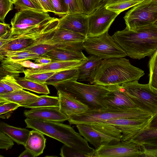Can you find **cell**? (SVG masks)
I'll use <instances>...</instances> for the list:
<instances>
[{"label": "cell", "instance_id": "4dcf8cb0", "mask_svg": "<svg viewBox=\"0 0 157 157\" xmlns=\"http://www.w3.org/2000/svg\"><path fill=\"white\" fill-rule=\"evenodd\" d=\"M17 83L23 89H26L38 94H47L50 93V91L45 83H40L25 78L18 77L16 78Z\"/></svg>", "mask_w": 157, "mask_h": 157}, {"label": "cell", "instance_id": "83f0119b", "mask_svg": "<svg viewBox=\"0 0 157 157\" xmlns=\"http://www.w3.org/2000/svg\"><path fill=\"white\" fill-rule=\"evenodd\" d=\"M55 30L49 33L33 45L24 49L30 51L38 55L42 56L49 51L56 49L55 44L51 40Z\"/></svg>", "mask_w": 157, "mask_h": 157}, {"label": "cell", "instance_id": "603a6c76", "mask_svg": "<svg viewBox=\"0 0 157 157\" xmlns=\"http://www.w3.org/2000/svg\"><path fill=\"white\" fill-rule=\"evenodd\" d=\"M87 38L83 35L58 27L54 32L51 40L55 44H69L84 42Z\"/></svg>", "mask_w": 157, "mask_h": 157}, {"label": "cell", "instance_id": "4316f807", "mask_svg": "<svg viewBox=\"0 0 157 157\" xmlns=\"http://www.w3.org/2000/svg\"><path fill=\"white\" fill-rule=\"evenodd\" d=\"M0 60V78L6 75H10L16 78L19 77L20 74L24 73L25 67L21 64L20 60L14 61L5 59Z\"/></svg>", "mask_w": 157, "mask_h": 157}, {"label": "cell", "instance_id": "60d3db41", "mask_svg": "<svg viewBox=\"0 0 157 157\" xmlns=\"http://www.w3.org/2000/svg\"><path fill=\"white\" fill-rule=\"evenodd\" d=\"M13 3L10 0H0V20L5 23V18L8 12L13 7Z\"/></svg>", "mask_w": 157, "mask_h": 157}, {"label": "cell", "instance_id": "c3c4849f", "mask_svg": "<svg viewBox=\"0 0 157 157\" xmlns=\"http://www.w3.org/2000/svg\"><path fill=\"white\" fill-rule=\"evenodd\" d=\"M20 62L25 68H36L41 67L44 64H37L29 60H20Z\"/></svg>", "mask_w": 157, "mask_h": 157}, {"label": "cell", "instance_id": "44dd1931", "mask_svg": "<svg viewBox=\"0 0 157 157\" xmlns=\"http://www.w3.org/2000/svg\"><path fill=\"white\" fill-rule=\"evenodd\" d=\"M44 56L50 58L52 60L81 61L87 58L82 51L61 48L52 50Z\"/></svg>", "mask_w": 157, "mask_h": 157}, {"label": "cell", "instance_id": "cb8c5ba5", "mask_svg": "<svg viewBox=\"0 0 157 157\" xmlns=\"http://www.w3.org/2000/svg\"><path fill=\"white\" fill-rule=\"evenodd\" d=\"M0 131L8 135L18 144L24 146L30 132L26 129L15 127L2 121L0 122Z\"/></svg>", "mask_w": 157, "mask_h": 157}, {"label": "cell", "instance_id": "f35d334b", "mask_svg": "<svg viewBox=\"0 0 157 157\" xmlns=\"http://www.w3.org/2000/svg\"><path fill=\"white\" fill-rule=\"evenodd\" d=\"M20 105L15 103L8 101L0 103V118H8L11 115L10 113L17 109Z\"/></svg>", "mask_w": 157, "mask_h": 157}, {"label": "cell", "instance_id": "d6986e66", "mask_svg": "<svg viewBox=\"0 0 157 157\" xmlns=\"http://www.w3.org/2000/svg\"><path fill=\"white\" fill-rule=\"evenodd\" d=\"M86 59L81 61L52 60L51 63L48 64H44L39 68L26 69L24 73L31 74L50 71H59L67 69L78 68Z\"/></svg>", "mask_w": 157, "mask_h": 157}, {"label": "cell", "instance_id": "5bb4252c", "mask_svg": "<svg viewBox=\"0 0 157 157\" xmlns=\"http://www.w3.org/2000/svg\"><path fill=\"white\" fill-rule=\"evenodd\" d=\"M150 118L139 119L120 118L100 122L115 126L121 133V141H128L134 135L147 126Z\"/></svg>", "mask_w": 157, "mask_h": 157}, {"label": "cell", "instance_id": "30bf717a", "mask_svg": "<svg viewBox=\"0 0 157 157\" xmlns=\"http://www.w3.org/2000/svg\"><path fill=\"white\" fill-rule=\"evenodd\" d=\"M83 47L88 53L97 56L102 59L127 56L108 32L98 36L87 37L83 42Z\"/></svg>", "mask_w": 157, "mask_h": 157}, {"label": "cell", "instance_id": "4fadbf2b", "mask_svg": "<svg viewBox=\"0 0 157 157\" xmlns=\"http://www.w3.org/2000/svg\"><path fill=\"white\" fill-rule=\"evenodd\" d=\"M142 154L140 146L136 144L122 141L101 146L95 150L93 157H140Z\"/></svg>", "mask_w": 157, "mask_h": 157}, {"label": "cell", "instance_id": "1f68e13d", "mask_svg": "<svg viewBox=\"0 0 157 157\" xmlns=\"http://www.w3.org/2000/svg\"><path fill=\"white\" fill-rule=\"evenodd\" d=\"M59 101L58 96H51L44 95L39 96L35 101L24 107L31 109L48 107H59Z\"/></svg>", "mask_w": 157, "mask_h": 157}, {"label": "cell", "instance_id": "7dc6e473", "mask_svg": "<svg viewBox=\"0 0 157 157\" xmlns=\"http://www.w3.org/2000/svg\"><path fill=\"white\" fill-rule=\"evenodd\" d=\"M45 11L51 12L54 13L55 10L52 0H40Z\"/></svg>", "mask_w": 157, "mask_h": 157}, {"label": "cell", "instance_id": "f6af8a7d", "mask_svg": "<svg viewBox=\"0 0 157 157\" xmlns=\"http://www.w3.org/2000/svg\"><path fill=\"white\" fill-rule=\"evenodd\" d=\"M139 146L142 152L140 157H157V147Z\"/></svg>", "mask_w": 157, "mask_h": 157}, {"label": "cell", "instance_id": "6f0895ef", "mask_svg": "<svg viewBox=\"0 0 157 157\" xmlns=\"http://www.w3.org/2000/svg\"><path fill=\"white\" fill-rule=\"evenodd\" d=\"M155 24L157 25V21Z\"/></svg>", "mask_w": 157, "mask_h": 157}, {"label": "cell", "instance_id": "2e32d148", "mask_svg": "<svg viewBox=\"0 0 157 157\" xmlns=\"http://www.w3.org/2000/svg\"><path fill=\"white\" fill-rule=\"evenodd\" d=\"M112 86V90L103 100V103L107 108L125 109L138 108L121 86Z\"/></svg>", "mask_w": 157, "mask_h": 157}, {"label": "cell", "instance_id": "ac0fdd59", "mask_svg": "<svg viewBox=\"0 0 157 157\" xmlns=\"http://www.w3.org/2000/svg\"><path fill=\"white\" fill-rule=\"evenodd\" d=\"M59 98L60 111L67 117L84 113L88 111V107L71 95L57 91Z\"/></svg>", "mask_w": 157, "mask_h": 157}, {"label": "cell", "instance_id": "9c48e42d", "mask_svg": "<svg viewBox=\"0 0 157 157\" xmlns=\"http://www.w3.org/2000/svg\"><path fill=\"white\" fill-rule=\"evenodd\" d=\"M126 28L134 31L157 21V0H145L132 7L124 17Z\"/></svg>", "mask_w": 157, "mask_h": 157}, {"label": "cell", "instance_id": "7bdbcfd3", "mask_svg": "<svg viewBox=\"0 0 157 157\" xmlns=\"http://www.w3.org/2000/svg\"><path fill=\"white\" fill-rule=\"evenodd\" d=\"M83 13L88 15L98 7L100 0H82Z\"/></svg>", "mask_w": 157, "mask_h": 157}, {"label": "cell", "instance_id": "8992f818", "mask_svg": "<svg viewBox=\"0 0 157 157\" xmlns=\"http://www.w3.org/2000/svg\"><path fill=\"white\" fill-rule=\"evenodd\" d=\"M152 114L139 108L125 109L88 110L81 114L70 116L67 121L71 124H91L117 118L139 119L149 118Z\"/></svg>", "mask_w": 157, "mask_h": 157}, {"label": "cell", "instance_id": "b9f144b4", "mask_svg": "<svg viewBox=\"0 0 157 157\" xmlns=\"http://www.w3.org/2000/svg\"><path fill=\"white\" fill-rule=\"evenodd\" d=\"M55 10L54 13L59 17H62L67 14V11L64 0H52Z\"/></svg>", "mask_w": 157, "mask_h": 157}, {"label": "cell", "instance_id": "f546056e", "mask_svg": "<svg viewBox=\"0 0 157 157\" xmlns=\"http://www.w3.org/2000/svg\"><path fill=\"white\" fill-rule=\"evenodd\" d=\"M40 56L30 51L25 49L0 52V59L14 61L30 59L34 60Z\"/></svg>", "mask_w": 157, "mask_h": 157}, {"label": "cell", "instance_id": "7402d4cb", "mask_svg": "<svg viewBox=\"0 0 157 157\" xmlns=\"http://www.w3.org/2000/svg\"><path fill=\"white\" fill-rule=\"evenodd\" d=\"M128 141L134 142L139 146L157 147V129L145 127Z\"/></svg>", "mask_w": 157, "mask_h": 157}, {"label": "cell", "instance_id": "8d00e7d4", "mask_svg": "<svg viewBox=\"0 0 157 157\" xmlns=\"http://www.w3.org/2000/svg\"><path fill=\"white\" fill-rule=\"evenodd\" d=\"M58 71L25 74V78L40 83H45L47 80Z\"/></svg>", "mask_w": 157, "mask_h": 157}, {"label": "cell", "instance_id": "277c9868", "mask_svg": "<svg viewBox=\"0 0 157 157\" xmlns=\"http://www.w3.org/2000/svg\"><path fill=\"white\" fill-rule=\"evenodd\" d=\"M60 91L74 97L87 105L89 110L106 109L103 103L105 98L112 90V86L89 85L77 81H68L53 86Z\"/></svg>", "mask_w": 157, "mask_h": 157}, {"label": "cell", "instance_id": "816d5d0a", "mask_svg": "<svg viewBox=\"0 0 157 157\" xmlns=\"http://www.w3.org/2000/svg\"><path fill=\"white\" fill-rule=\"evenodd\" d=\"M34 62L37 64H46L51 63L52 61V59L50 58L45 56H40L36 58Z\"/></svg>", "mask_w": 157, "mask_h": 157}, {"label": "cell", "instance_id": "7a4b0ae2", "mask_svg": "<svg viewBox=\"0 0 157 157\" xmlns=\"http://www.w3.org/2000/svg\"><path fill=\"white\" fill-rule=\"evenodd\" d=\"M131 58L140 59L151 57L157 50V25L155 24L134 31L126 27L112 36Z\"/></svg>", "mask_w": 157, "mask_h": 157}, {"label": "cell", "instance_id": "7c38bea8", "mask_svg": "<svg viewBox=\"0 0 157 157\" xmlns=\"http://www.w3.org/2000/svg\"><path fill=\"white\" fill-rule=\"evenodd\" d=\"M119 14L105 6L96 9L88 15L87 37L98 36L108 32L110 26Z\"/></svg>", "mask_w": 157, "mask_h": 157}, {"label": "cell", "instance_id": "ba28073f", "mask_svg": "<svg viewBox=\"0 0 157 157\" xmlns=\"http://www.w3.org/2000/svg\"><path fill=\"white\" fill-rule=\"evenodd\" d=\"M121 86L138 108L152 115L156 112L157 90L149 83L141 84L134 81Z\"/></svg>", "mask_w": 157, "mask_h": 157}, {"label": "cell", "instance_id": "d4e9b609", "mask_svg": "<svg viewBox=\"0 0 157 157\" xmlns=\"http://www.w3.org/2000/svg\"><path fill=\"white\" fill-rule=\"evenodd\" d=\"M44 134L33 129L30 131L29 136L24 146L35 154L37 156L41 154L45 147L46 139Z\"/></svg>", "mask_w": 157, "mask_h": 157}, {"label": "cell", "instance_id": "6da1fadb", "mask_svg": "<svg viewBox=\"0 0 157 157\" xmlns=\"http://www.w3.org/2000/svg\"><path fill=\"white\" fill-rule=\"evenodd\" d=\"M124 57L102 59L87 81L92 84L108 87L138 81L144 75V71L133 66L128 59Z\"/></svg>", "mask_w": 157, "mask_h": 157}, {"label": "cell", "instance_id": "484cf974", "mask_svg": "<svg viewBox=\"0 0 157 157\" xmlns=\"http://www.w3.org/2000/svg\"><path fill=\"white\" fill-rule=\"evenodd\" d=\"M85 61L78 68L79 71L78 79L87 80L92 73L101 62L102 59L98 56L91 55L87 57Z\"/></svg>", "mask_w": 157, "mask_h": 157}, {"label": "cell", "instance_id": "3957f363", "mask_svg": "<svg viewBox=\"0 0 157 157\" xmlns=\"http://www.w3.org/2000/svg\"><path fill=\"white\" fill-rule=\"evenodd\" d=\"M26 127L39 131L78 151L93 157L95 149L71 126L61 122L27 118Z\"/></svg>", "mask_w": 157, "mask_h": 157}, {"label": "cell", "instance_id": "9a60e30c", "mask_svg": "<svg viewBox=\"0 0 157 157\" xmlns=\"http://www.w3.org/2000/svg\"><path fill=\"white\" fill-rule=\"evenodd\" d=\"M59 19V27L62 28L87 37L88 15L83 13L67 14Z\"/></svg>", "mask_w": 157, "mask_h": 157}, {"label": "cell", "instance_id": "836d02e7", "mask_svg": "<svg viewBox=\"0 0 157 157\" xmlns=\"http://www.w3.org/2000/svg\"><path fill=\"white\" fill-rule=\"evenodd\" d=\"M145 0H127L105 6L106 8L119 14Z\"/></svg>", "mask_w": 157, "mask_h": 157}, {"label": "cell", "instance_id": "74e56055", "mask_svg": "<svg viewBox=\"0 0 157 157\" xmlns=\"http://www.w3.org/2000/svg\"><path fill=\"white\" fill-rule=\"evenodd\" d=\"M67 14L83 13L82 0H64Z\"/></svg>", "mask_w": 157, "mask_h": 157}, {"label": "cell", "instance_id": "d590c367", "mask_svg": "<svg viewBox=\"0 0 157 157\" xmlns=\"http://www.w3.org/2000/svg\"><path fill=\"white\" fill-rule=\"evenodd\" d=\"M14 5V8L18 11L20 10L29 9L38 11H45L38 4L31 0H17Z\"/></svg>", "mask_w": 157, "mask_h": 157}, {"label": "cell", "instance_id": "52a82bcc", "mask_svg": "<svg viewBox=\"0 0 157 157\" xmlns=\"http://www.w3.org/2000/svg\"><path fill=\"white\" fill-rule=\"evenodd\" d=\"M79 134L95 148L121 141L122 134L115 126L102 122L76 125Z\"/></svg>", "mask_w": 157, "mask_h": 157}, {"label": "cell", "instance_id": "f1b7e54d", "mask_svg": "<svg viewBox=\"0 0 157 157\" xmlns=\"http://www.w3.org/2000/svg\"><path fill=\"white\" fill-rule=\"evenodd\" d=\"M79 75L78 68L62 70L56 72L46 82L47 85L53 86L68 81H77Z\"/></svg>", "mask_w": 157, "mask_h": 157}, {"label": "cell", "instance_id": "db71d44e", "mask_svg": "<svg viewBox=\"0 0 157 157\" xmlns=\"http://www.w3.org/2000/svg\"><path fill=\"white\" fill-rule=\"evenodd\" d=\"M8 93L5 87L0 85V94H3Z\"/></svg>", "mask_w": 157, "mask_h": 157}, {"label": "cell", "instance_id": "9f6ffc18", "mask_svg": "<svg viewBox=\"0 0 157 157\" xmlns=\"http://www.w3.org/2000/svg\"><path fill=\"white\" fill-rule=\"evenodd\" d=\"M10 0L12 2L14 3L17 0Z\"/></svg>", "mask_w": 157, "mask_h": 157}, {"label": "cell", "instance_id": "f5cc1de1", "mask_svg": "<svg viewBox=\"0 0 157 157\" xmlns=\"http://www.w3.org/2000/svg\"><path fill=\"white\" fill-rule=\"evenodd\" d=\"M37 156H38L35 154L27 149H26L19 156V157H36Z\"/></svg>", "mask_w": 157, "mask_h": 157}, {"label": "cell", "instance_id": "ee69618b", "mask_svg": "<svg viewBox=\"0 0 157 157\" xmlns=\"http://www.w3.org/2000/svg\"><path fill=\"white\" fill-rule=\"evenodd\" d=\"M13 141L8 135L0 131V148L8 150L14 145Z\"/></svg>", "mask_w": 157, "mask_h": 157}, {"label": "cell", "instance_id": "11a10c76", "mask_svg": "<svg viewBox=\"0 0 157 157\" xmlns=\"http://www.w3.org/2000/svg\"><path fill=\"white\" fill-rule=\"evenodd\" d=\"M38 4L40 7L44 9L43 5L40 0H31Z\"/></svg>", "mask_w": 157, "mask_h": 157}, {"label": "cell", "instance_id": "e0dca14e", "mask_svg": "<svg viewBox=\"0 0 157 157\" xmlns=\"http://www.w3.org/2000/svg\"><path fill=\"white\" fill-rule=\"evenodd\" d=\"M27 118L63 122L68 117L59 110V107H48L31 108L24 112Z\"/></svg>", "mask_w": 157, "mask_h": 157}, {"label": "cell", "instance_id": "681fc988", "mask_svg": "<svg viewBox=\"0 0 157 157\" xmlns=\"http://www.w3.org/2000/svg\"><path fill=\"white\" fill-rule=\"evenodd\" d=\"M126 0H100L97 9Z\"/></svg>", "mask_w": 157, "mask_h": 157}, {"label": "cell", "instance_id": "ab89813d", "mask_svg": "<svg viewBox=\"0 0 157 157\" xmlns=\"http://www.w3.org/2000/svg\"><path fill=\"white\" fill-rule=\"evenodd\" d=\"M59 155L62 157H90L88 155L79 152L64 144L61 149Z\"/></svg>", "mask_w": 157, "mask_h": 157}, {"label": "cell", "instance_id": "ffe728a7", "mask_svg": "<svg viewBox=\"0 0 157 157\" xmlns=\"http://www.w3.org/2000/svg\"><path fill=\"white\" fill-rule=\"evenodd\" d=\"M39 96L23 89L17 90L0 94V103L12 102L19 105L20 106L25 107L35 101Z\"/></svg>", "mask_w": 157, "mask_h": 157}, {"label": "cell", "instance_id": "e575fe53", "mask_svg": "<svg viewBox=\"0 0 157 157\" xmlns=\"http://www.w3.org/2000/svg\"><path fill=\"white\" fill-rule=\"evenodd\" d=\"M0 85L3 86L8 93L23 89L17 83L16 78L10 75H6L0 78Z\"/></svg>", "mask_w": 157, "mask_h": 157}, {"label": "cell", "instance_id": "f907efd6", "mask_svg": "<svg viewBox=\"0 0 157 157\" xmlns=\"http://www.w3.org/2000/svg\"><path fill=\"white\" fill-rule=\"evenodd\" d=\"M146 127L157 129V111L152 116Z\"/></svg>", "mask_w": 157, "mask_h": 157}, {"label": "cell", "instance_id": "5b68a950", "mask_svg": "<svg viewBox=\"0 0 157 157\" xmlns=\"http://www.w3.org/2000/svg\"><path fill=\"white\" fill-rule=\"evenodd\" d=\"M59 19L51 17L48 12L20 10L11 20L10 36L34 33L58 24Z\"/></svg>", "mask_w": 157, "mask_h": 157}, {"label": "cell", "instance_id": "8fae6325", "mask_svg": "<svg viewBox=\"0 0 157 157\" xmlns=\"http://www.w3.org/2000/svg\"><path fill=\"white\" fill-rule=\"evenodd\" d=\"M58 27L59 24L39 32L10 36L7 38H0V52L18 51L28 48Z\"/></svg>", "mask_w": 157, "mask_h": 157}, {"label": "cell", "instance_id": "bcb514c9", "mask_svg": "<svg viewBox=\"0 0 157 157\" xmlns=\"http://www.w3.org/2000/svg\"><path fill=\"white\" fill-rule=\"evenodd\" d=\"M11 27L10 25L1 22L0 23V37H3L11 33Z\"/></svg>", "mask_w": 157, "mask_h": 157}, {"label": "cell", "instance_id": "d6a6232c", "mask_svg": "<svg viewBox=\"0 0 157 157\" xmlns=\"http://www.w3.org/2000/svg\"><path fill=\"white\" fill-rule=\"evenodd\" d=\"M149 81L148 83L157 90V50L150 57L148 62Z\"/></svg>", "mask_w": 157, "mask_h": 157}]
</instances>
